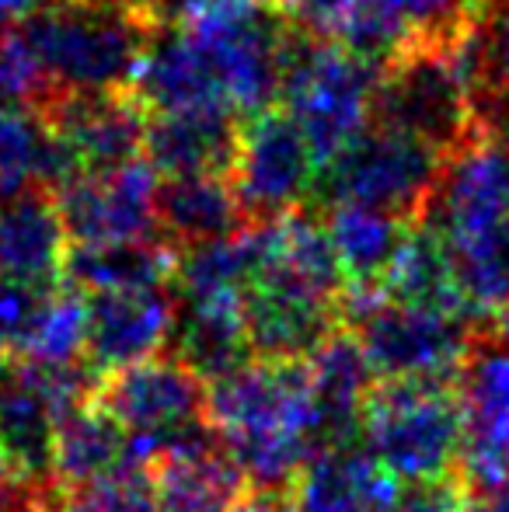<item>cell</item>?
I'll list each match as a JSON object with an SVG mask.
<instances>
[{"label": "cell", "mask_w": 509, "mask_h": 512, "mask_svg": "<svg viewBox=\"0 0 509 512\" xmlns=\"http://www.w3.org/2000/svg\"><path fill=\"white\" fill-rule=\"evenodd\" d=\"M210 429L258 492L293 488L325 453L304 359H248L210 387Z\"/></svg>", "instance_id": "cell-1"}, {"label": "cell", "mask_w": 509, "mask_h": 512, "mask_svg": "<svg viewBox=\"0 0 509 512\" xmlns=\"http://www.w3.org/2000/svg\"><path fill=\"white\" fill-rule=\"evenodd\" d=\"M154 28V11L140 7L49 0L18 32L56 95H116L133 84Z\"/></svg>", "instance_id": "cell-2"}, {"label": "cell", "mask_w": 509, "mask_h": 512, "mask_svg": "<svg viewBox=\"0 0 509 512\" xmlns=\"http://www.w3.org/2000/svg\"><path fill=\"white\" fill-rule=\"evenodd\" d=\"M381 70L339 39H318L297 28L279 102L307 136L321 168L374 126Z\"/></svg>", "instance_id": "cell-3"}, {"label": "cell", "mask_w": 509, "mask_h": 512, "mask_svg": "<svg viewBox=\"0 0 509 512\" xmlns=\"http://www.w3.org/2000/svg\"><path fill=\"white\" fill-rule=\"evenodd\" d=\"M360 436L405 485L457 478L464 425L454 380H377Z\"/></svg>", "instance_id": "cell-4"}, {"label": "cell", "mask_w": 509, "mask_h": 512, "mask_svg": "<svg viewBox=\"0 0 509 512\" xmlns=\"http://www.w3.org/2000/svg\"><path fill=\"white\" fill-rule=\"evenodd\" d=\"M342 321L377 380H454L475 338L468 317L401 304L384 286H349Z\"/></svg>", "instance_id": "cell-5"}, {"label": "cell", "mask_w": 509, "mask_h": 512, "mask_svg": "<svg viewBox=\"0 0 509 512\" xmlns=\"http://www.w3.org/2000/svg\"><path fill=\"white\" fill-rule=\"evenodd\" d=\"M443 164L447 154L433 143L374 122L321 168L314 196L321 206L360 203L419 227L433 206Z\"/></svg>", "instance_id": "cell-6"}, {"label": "cell", "mask_w": 509, "mask_h": 512, "mask_svg": "<svg viewBox=\"0 0 509 512\" xmlns=\"http://www.w3.org/2000/svg\"><path fill=\"white\" fill-rule=\"evenodd\" d=\"M475 84L464 63L461 42L426 46L398 56L381 70L374 102V122L412 133L454 154L478 129Z\"/></svg>", "instance_id": "cell-7"}, {"label": "cell", "mask_w": 509, "mask_h": 512, "mask_svg": "<svg viewBox=\"0 0 509 512\" xmlns=\"http://www.w3.org/2000/svg\"><path fill=\"white\" fill-rule=\"evenodd\" d=\"M95 401L119 418L143 464L213 436L210 387L175 356H154L109 373L98 380Z\"/></svg>", "instance_id": "cell-8"}, {"label": "cell", "mask_w": 509, "mask_h": 512, "mask_svg": "<svg viewBox=\"0 0 509 512\" xmlns=\"http://www.w3.org/2000/svg\"><path fill=\"white\" fill-rule=\"evenodd\" d=\"M318 175V157L286 108L272 105L241 119L231 182L252 223L304 209L307 196L318 189Z\"/></svg>", "instance_id": "cell-9"}, {"label": "cell", "mask_w": 509, "mask_h": 512, "mask_svg": "<svg viewBox=\"0 0 509 512\" xmlns=\"http://www.w3.org/2000/svg\"><path fill=\"white\" fill-rule=\"evenodd\" d=\"M461 401V464L457 481L468 492L509 485V345L478 328L454 377Z\"/></svg>", "instance_id": "cell-10"}, {"label": "cell", "mask_w": 509, "mask_h": 512, "mask_svg": "<svg viewBox=\"0 0 509 512\" xmlns=\"http://www.w3.org/2000/svg\"><path fill=\"white\" fill-rule=\"evenodd\" d=\"M157 171L133 161L81 175L56 192L70 244H147L164 241L157 220Z\"/></svg>", "instance_id": "cell-11"}, {"label": "cell", "mask_w": 509, "mask_h": 512, "mask_svg": "<svg viewBox=\"0 0 509 512\" xmlns=\"http://www.w3.org/2000/svg\"><path fill=\"white\" fill-rule=\"evenodd\" d=\"M475 14L468 0H353L339 42L387 67L412 49L461 42Z\"/></svg>", "instance_id": "cell-12"}, {"label": "cell", "mask_w": 509, "mask_h": 512, "mask_svg": "<svg viewBox=\"0 0 509 512\" xmlns=\"http://www.w3.org/2000/svg\"><path fill=\"white\" fill-rule=\"evenodd\" d=\"M443 237L509 227V143L475 133L447 154L426 220Z\"/></svg>", "instance_id": "cell-13"}, {"label": "cell", "mask_w": 509, "mask_h": 512, "mask_svg": "<svg viewBox=\"0 0 509 512\" xmlns=\"http://www.w3.org/2000/svg\"><path fill=\"white\" fill-rule=\"evenodd\" d=\"M88 349L84 363L98 380L154 359L171 342L178 297L171 286L119 290L88 297Z\"/></svg>", "instance_id": "cell-14"}, {"label": "cell", "mask_w": 509, "mask_h": 512, "mask_svg": "<svg viewBox=\"0 0 509 512\" xmlns=\"http://www.w3.org/2000/svg\"><path fill=\"white\" fill-rule=\"evenodd\" d=\"M53 133L67 143L81 175L133 164L147 147L150 112L129 91L116 95H60L46 108Z\"/></svg>", "instance_id": "cell-15"}, {"label": "cell", "mask_w": 509, "mask_h": 512, "mask_svg": "<svg viewBox=\"0 0 509 512\" xmlns=\"http://www.w3.org/2000/svg\"><path fill=\"white\" fill-rule=\"evenodd\" d=\"M255 359H307L342 331V300L286 279H252L241 293Z\"/></svg>", "instance_id": "cell-16"}, {"label": "cell", "mask_w": 509, "mask_h": 512, "mask_svg": "<svg viewBox=\"0 0 509 512\" xmlns=\"http://www.w3.org/2000/svg\"><path fill=\"white\" fill-rule=\"evenodd\" d=\"M70 234L53 189L0 196V272L32 290L63 286Z\"/></svg>", "instance_id": "cell-17"}, {"label": "cell", "mask_w": 509, "mask_h": 512, "mask_svg": "<svg viewBox=\"0 0 509 512\" xmlns=\"http://www.w3.org/2000/svg\"><path fill=\"white\" fill-rule=\"evenodd\" d=\"M238 143L241 115L231 108H182L150 115L143 157L164 178L231 175Z\"/></svg>", "instance_id": "cell-18"}, {"label": "cell", "mask_w": 509, "mask_h": 512, "mask_svg": "<svg viewBox=\"0 0 509 512\" xmlns=\"http://www.w3.org/2000/svg\"><path fill=\"white\" fill-rule=\"evenodd\" d=\"M157 512H234L248 499V478L217 436L150 460Z\"/></svg>", "instance_id": "cell-19"}, {"label": "cell", "mask_w": 509, "mask_h": 512, "mask_svg": "<svg viewBox=\"0 0 509 512\" xmlns=\"http://www.w3.org/2000/svg\"><path fill=\"white\" fill-rule=\"evenodd\" d=\"M405 481L374 460L367 450L339 446L311 460L293 485L297 512H394Z\"/></svg>", "instance_id": "cell-20"}, {"label": "cell", "mask_w": 509, "mask_h": 512, "mask_svg": "<svg viewBox=\"0 0 509 512\" xmlns=\"http://www.w3.org/2000/svg\"><path fill=\"white\" fill-rule=\"evenodd\" d=\"M304 366L321 411L325 450L353 446V439L360 436L367 398L377 387V373L370 370L360 342L353 338V331H335L304 359Z\"/></svg>", "instance_id": "cell-21"}, {"label": "cell", "mask_w": 509, "mask_h": 512, "mask_svg": "<svg viewBox=\"0 0 509 512\" xmlns=\"http://www.w3.org/2000/svg\"><path fill=\"white\" fill-rule=\"evenodd\" d=\"M171 349L203 380H220L255 356L241 297H178Z\"/></svg>", "instance_id": "cell-22"}, {"label": "cell", "mask_w": 509, "mask_h": 512, "mask_svg": "<svg viewBox=\"0 0 509 512\" xmlns=\"http://www.w3.org/2000/svg\"><path fill=\"white\" fill-rule=\"evenodd\" d=\"M81 178L74 154L32 105L0 102V196L25 189L60 192Z\"/></svg>", "instance_id": "cell-23"}, {"label": "cell", "mask_w": 509, "mask_h": 512, "mask_svg": "<svg viewBox=\"0 0 509 512\" xmlns=\"http://www.w3.org/2000/svg\"><path fill=\"white\" fill-rule=\"evenodd\" d=\"M161 234L178 251L203 241L234 237L252 227L231 175H182L157 185Z\"/></svg>", "instance_id": "cell-24"}, {"label": "cell", "mask_w": 509, "mask_h": 512, "mask_svg": "<svg viewBox=\"0 0 509 512\" xmlns=\"http://www.w3.org/2000/svg\"><path fill=\"white\" fill-rule=\"evenodd\" d=\"M136 450L129 432L119 425L116 415H109L95 398L88 405L63 415L56 429L53 446V485L56 495H70L77 488H88L109 474L123 471L126 464H136ZM143 464V460H140Z\"/></svg>", "instance_id": "cell-25"}, {"label": "cell", "mask_w": 509, "mask_h": 512, "mask_svg": "<svg viewBox=\"0 0 509 512\" xmlns=\"http://www.w3.org/2000/svg\"><path fill=\"white\" fill-rule=\"evenodd\" d=\"M178 248L168 241L147 244H70L63 283L81 293L150 290L175 283Z\"/></svg>", "instance_id": "cell-26"}, {"label": "cell", "mask_w": 509, "mask_h": 512, "mask_svg": "<svg viewBox=\"0 0 509 512\" xmlns=\"http://www.w3.org/2000/svg\"><path fill=\"white\" fill-rule=\"evenodd\" d=\"M325 227L332 234L335 255L346 269L349 286H384L394 258L401 255L412 223L370 209L360 203H335L325 206Z\"/></svg>", "instance_id": "cell-27"}, {"label": "cell", "mask_w": 509, "mask_h": 512, "mask_svg": "<svg viewBox=\"0 0 509 512\" xmlns=\"http://www.w3.org/2000/svg\"><path fill=\"white\" fill-rule=\"evenodd\" d=\"M384 293L391 300H401V304L447 310V314L475 321L461 297V286H457L454 258H450L447 241L429 223H419L408 234L405 248L394 258L391 272L384 276Z\"/></svg>", "instance_id": "cell-28"}, {"label": "cell", "mask_w": 509, "mask_h": 512, "mask_svg": "<svg viewBox=\"0 0 509 512\" xmlns=\"http://www.w3.org/2000/svg\"><path fill=\"white\" fill-rule=\"evenodd\" d=\"M88 293L74 290L70 283L42 293L39 310L28 324L14 356L25 363L42 366H67L84 363L88 349Z\"/></svg>", "instance_id": "cell-29"}, {"label": "cell", "mask_w": 509, "mask_h": 512, "mask_svg": "<svg viewBox=\"0 0 509 512\" xmlns=\"http://www.w3.org/2000/svg\"><path fill=\"white\" fill-rule=\"evenodd\" d=\"M255 272V234L252 227L220 241H203L178 251L175 297H231L245 293Z\"/></svg>", "instance_id": "cell-30"}, {"label": "cell", "mask_w": 509, "mask_h": 512, "mask_svg": "<svg viewBox=\"0 0 509 512\" xmlns=\"http://www.w3.org/2000/svg\"><path fill=\"white\" fill-rule=\"evenodd\" d=\"M60 512H157L150 467L136 460L95 485L77 488L60 499Z\"/></svg>", "instance_id": "cell-31"}, {"label": "cell", "mask_w": 509, "mask_h": 512, "mask_svg": "<svg viewBox=\"0 0 509 512\" xmlns=\"http://www.w3.org/2000/svg\"><path fill=\"white\" fill-rule=\"evenodd\" d=\"M471 70H475L478 98L482 95H509V7L499 11H478L468 39Z\"/></svg>", "instance_id": "cell-32"}, {"label": "cell", "mask_w": 509, "mask_h": 512, "mask_svg": "<svg viewBox=\"0 0 509 512\" xmlns=\"http://www.w3.org/2000/svg\"><path fill=\"white\" fill-rule=\"evenodd\" d=\"M56 95L18 28H0V102L46 108Z\"/></svg>", "instance_id": "cell-33"}, {"label": "cell", "mask_w": 509, "mask_h": 512, "mask_svg": "<svg viewBox=\"0 0 509 512\" xmlns=\"http://www.w3.org/2000/svg\"><path fill=\"white\" fill-rule=\"evenodd\" d=\"M39 300H42V290L14 283V279H7L4 272H0V349H7L11 356L18 352L35 310H39Z\"/></svg>", "instance_id": "cell-34"}, {"label": "cell", "mask_w": 509, "mask_h": 512, "mask_svg": "<svg viewBox=\"0 0 509 512\" xmlns=\"http://www.w3.org/2000/svg\"><path fill=\"white\" fill-rule=\"evenodd\" d=\"M286 18L307 35L318 39H339V28L353 0H279Z\"/></svg>", "instance_id": "cell-35"}, {"label": "cell", "mask_w": 509, "mask_h": 512, "mask_svg": "<svg viewBox=\"0 0 509 512\" xmlns=\"http://www.w3.org/2000/svg\"><path fill=\"white\" fill-rule=\"evenodd\" d=\"M46 506H60V499L35 488L11 464L0 460V512H42Z\"/></svg>", "instance_id": "cell-36"}, {"label": "cell", "mask_w": 509, "mask_h": 512, "mask_svg": "<svg viewBox=\"0 0 509 512\" xmlns=\"http://www.w3.org/2000/svg\"><path fill=\"white\" fill-rule=\"evenodd\" d=\"M457 512H509V485L482 488V492H468L464 488V499Z\"/></svg>", "instance_id": "cell-37"}, {"label": "cell", "mask_w": 509, "mask_h": 512, "mask_svg": "<svg viewBox=\"0 0 509 512\" xmlns=\"http://www.w3.org/2000/svg\"><path fill=\"white\" fill-rule=\"evenodd\" d=\"M46 4L49 0H0V28H18Z\"/></svg>", "instance_id": "cell-38"}, {"label": "cell", "mask_w": 509, "mask_h": 512, "mask_svg": "<svg viewBox=\"0 0 509 512\" xmlns=\"http://www.w3.org/2000/svg\"><path fill=\"white\" fill-rule=\"evenodd\" d=\"M234 512H297L293 509V502L286 499V495L279 492H258V495H248L245 502H241Z\"/></svg>", "instance_id": "cell-39"}, {"label": "cell", "mask_w": 509, "mask_h": 512, "mask_svg": "<svg viewBox=\"0 0 509 512\" xmlns=\"http://www.w3.org/2000/svg\"><path fill=\"white\" fill-rule=\"evenodd\" d=\"M489 331H492L496 338H503V342L509 345V304H506L503 310H499L496 317H489Z\"/></svg>", "instance_id": "cell-40"}, {"label": "cell", "mask_w": 509, "mask_h": 512, "mask_svg": "<svg viewBox=\"0 0 509 512\" xmlns=\"http://www.w3.org/2000/svg\"><path fill=\"white\" fill-rule=\"evenodd\" d=\"M91 4H119V7H140V11H150L154 0H91Z\"/></svg>", "instance_id": "cell-41"}, {"label": "cell", "mask_w": 509, "mask_h": 512, "mask_svg": "<svg viewBox=\"0 0 509 512\" xmlns=\"http://www.w3.org/2000/svg\"><path fill=\"white\" fill-rule=\"evenodd\" d=\"M475 11H499V7H509V0H468Z\"/></svg>", "instance_id": "cell-42"}, {"label": "cell", "mask_w": 509, "mask_h": 512, "mask_svg": "<svg viewBox=\"0 0 509 512\" xmlns=\"http://www.w3.org/2000/svg\"><path fill=\"white\" fill-rule=\"evenodd\" d=\"M42 512H60V506H46V509H42Z\"/></svg>", "instance_id": "cell-43"}]
</instances>
